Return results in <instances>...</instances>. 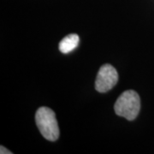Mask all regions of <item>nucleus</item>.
<instances>
[{
    "label": "nucleus",
    "instance_id": "obj_1",
    "mask_svg": "<svg viewBox=\"0 0 154 154\" xmlns=\"http://www.w3.org/2000/svg\"><path fill=\"white\" fill-rule=\"evenodd\" d=\"M35 122L45 139L55 141L59 137V128L55 112L48 107L38 108L35 114Z\"/></svg>",
    "mask_w": 154,
    "mask_h": 154
},
{
    "label": "nucleus",
    "instance_id": "obj_2",
    "mask_svg": "<svg viewBox=\"0 0 154 154\" xmlns=\"http://www.w3.org/2000/svg\"><path fill=\"white\" fill-rule=\"evenodd\" d=\"M116 114L128 121H133L140 110V99L134 90H127L119 96L114 106Z\"/></svg>",
    "mask_w": 154,
    "mask_h": 154
},
{
    "label": "nucleus",
    "instance_id": "obj_3",
    "mask_svg": "<svg viewBox=\"0 0 154 154\" xmlns=\"http://www.w3.org/2000/svg\"><path fill=\"white\" fill-rule=\"evenodd\" d=\"M118 82V74L116 69L110 64H105L99 69L95 89L99 93H106L114 88Z\"/></svg>",
    "mask_w": 154,
    "mask_h": 154
},
{
    "label": "nucleus",
    "instance_id": "obj_4",
    "mask_svg": "<svg viewBox=\"0 0 154 154\" xmlns=\"http://www.w3.org/2000/svg\"><path fill=\"white\" fill-rule=\"evenodd\" d=\"M80 38L76 33H70L63 38L59 43L58 48L62 53L68 54L76 48L79 45Z\"/></svg>",
    "mask_w": 154,
    "mask_h": 154
},
{
    "label": "nucleus",
    "instance_id": "obj_5",
    "mask_svg": "<svg viewBox=\"0 0 154 154\" xmlns=\"http://www.w3.org/2000/svg\"><path fill=\"white\" fill-rule=\"evenodd\" d=\"M0 153L1 154H12V152H11V151L7 150V149H6L5 146H0Z\"/></svg>",
    "mask_w": 154,
    "mask_h": 154
}]
</instances>
